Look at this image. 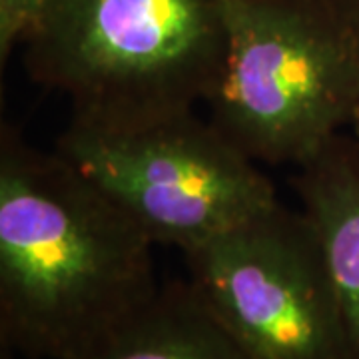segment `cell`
I'll return each mask as SVG.
<instances>
[{
    "label": "cell",
    "instance_id": "obj_1",
    "mask_svg": "<svg viewBox=\"0 0 359 359\" xmlns=\"http://www.w3.org/2000/svg\"><path fill=\"white\" fill-rule=\"evenodd\" d=\"M154 242L56 150L0 132V341L76 359L160 290Z\"/></svg>",
    "mask_w": 359,
    "mask_h": 359
},
{
    "label": "cell",
    "instance_id": "obj_2",
    "mask_svg": "<svg viewBox=\"0 0 359 359\" xmlns=\"http://www.w3.org/2000/svg\"><path fill=\"white\" fill-rule=\"evenodd\" d=\"M230 0H50L22 46L28 76L70 120L132 126L208 102L228 48Z\"/></svg>",
    "mask_w": 359,
    "mask_h": 359
},
{
    "label": "cell",
    "instance_id": "obj_3",
    "mask_svg": "<svg viewBox=\"0 0 359 359\" xmlns=\"http://www.w3.org/2000/svg\"><path fill=\"white\" fill-rule=\"evenodd\" d=\"M210 120L257 164L299 166L353 126L359 20L309 0H230Z\"/></svg>",
    "mask_w": 359,
    "mask_h": 359
},
{
    "label": "cell",
    "instance_id": "obj_4",
    "mask_svg": "<svg viewBox=\"0 0 359 359\" xmlns=\"http://www.w3.org/2000/svg\"><path fill=\"white\" fill-rule=\"evenodd\" d=\"M54 150L102 188L154 245L182 254L280 202L257 162L196 110L132 126L68 120Z\"/></svg>",
    "mask_w": 359,
    "mask_h": 359
},
{
    "label": "cell",
    "instance_id": "obj_5",
    "mask_svg": "<svg viewBox=\"0 0 359 359\" xmlns=\"http://www.w3.org/2000/svg\"><path fill=\"white\" fill-rule=\"evenodd\" d=\"M184 257L194 292L250 359H349L334 285L302 210L278 202Z\"/></svg>",
    "mask_w": 359,
    "mask_h": 359
},
{
    "label": "cell",
    "instance_id": "obj_6",
    "mask_svg": "<svg viewBox=\"0 0 359 359\" xmlns=\"http://www.w3.org/2000/svg\"><path fill=\"white\" fill-rule=\"evenodd\" d=\"M292 188L334 285L349 359H359V140L337 134L295 168Z\"/></svg>",
    "mask_w": 359,
    "mask_h": 359
},
{
    "label": "cell",
    "instance_id": "obj_7",
    "mask_svg": "<svg viewBox=\"0 0 359 359\" xmlns=\"http://www.w3.org/2000/svg\"><path fill=\"white\" fill-rule=\"evenodd\" d=\"M76 359H250L190 282L160 285L128 321Z\"/></svg>",
    "mask_w": 359,
    "mask_h": 359
},
{
    "label": "cell",
    "instance_id": "obj_8",
    "mask_svg": "<svg viewBox=\"0 0 359 359\" xmlns=\"http://www.w3.org/2000/svg\"><path fill=\"white\" fill-rule=\"evenodd\" d=\"M50 0H0V62L22 48L42 22Z\"/></svg>",
    "mask_w": 359,
    "mask_h": 359
},
{
    "label": "cell",
    "instance_id": "obj_9",
    "mask_svg": "<svg viewBox=\"0 0 359 359\" xmlns=\"http://www.w3.org/2000/svg\"><path fill=\"white\" fill-rule=\"evenodd\" d=\"M309 2H316L323 8H330L341 16L359 20V0H309Z\"/></svg>",
    "mask_w": 359,
    "mask_h": 359
},
{
    "label": "cell",
    "instance_id": "obj_10",
    "mask_svg": "<svg viewBox=\"0 0 359 359\" xmlns=\"http://www.w3.org/2000/svg\"><path fill=\"white\" fill-rule=\"evenodd\" d=\"M351 134H353V136H355V138L359 140V112H358V116H355V122H353V126H351Z\"/></svg>",
    "mask_w": 359,
    "mask_h": 359
}]
</instances>
